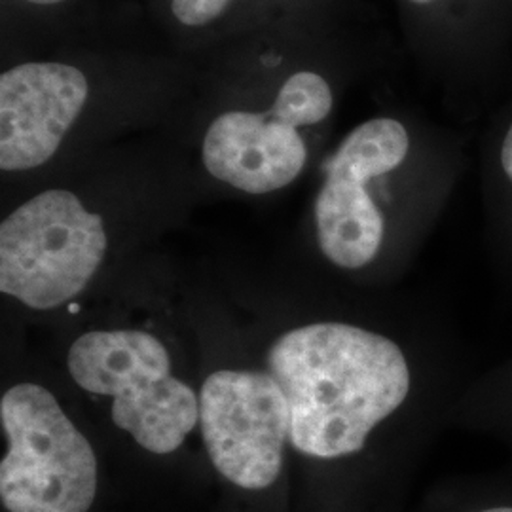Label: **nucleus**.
<instances>
[{"mask_svg": "<svg viewBox=\"0 0 512 512\" xmlns=\"http://www.w3.org/2000/svg\"><path fill=\"white\" fill-rule=\"evenodd\" d=\"M268 374L291 410L294 448L317 459L346 458L408 399L412 372L399 344L349 323H313L277 338Z\"/></svg>", "mask_w": 512, "mask_h": 512, "instance_id": "1", "label": "nucleus"}, {"mask_svg": "<svg viewBox=\"0 0 512 512\" xmlns=\"http://www.w3.org/2000/svg\"><path fill=\"white\" fill-rule=\"evenodd\" d=\"M82 389L112 397V421L152 454H171L200 421V397L171 374L164 344L143 330H95L69 349Z\"/></svg>", "mask_w": 512, "mask_h": 512, "instance_id": "2", "label": "nucleus"}, {"mask_svg": "<svg viewBox=\"0 0 512 512\" xmlns=\"http://www.w3.org/2000/svg\"><path fill=\"white\" fill-rule=\"evenodd\" d=\"M10 448L0 463V497L10 512H88L97 494V459L54 395L18 384L0 401Z\"/></svg>", "mask_w": 512, "mask_h": 512, "instance_id": "3", "label": "nucleus"}, {"mask_svg": "<svg viewBox=\"0 0 512 512\" xmlns=\"http://www.w3.org/2000/svg\"><path fill=\"white\" fill-rule=\"evenodd\" d=\"M105 253L101 217L69 190H46L0 226V291L52 310L84 291Z\"/></svg>", "mask_w": 512, "mask_h": 512, "instance_id": "4", "label": "nucleus"}, {"mask_svg": "<svg viewBox=\"0 0 512 512\" xmlns=\"http://www.w3.org/2000/svg\"><path fill=\"white\" fill-rule=\"evenodd\" d=\"M408 148L401 122L374 118L353 129L330 156L315 200V226L319 247L334 266L361 270L380 253L385 220L368 184L403 164Z\"/></svg>", "mask_w": 512, "mask_h": 512, "instance_id": "5", "label": "nucleus"}, {"mask_svg": "<svg viewBox=\"0 0 512 512\" xmlns=\"http://www.w3.org/2000/svg\"><path fill=\"white\" fill-rule=\"evenodd\" d=\"M200 425L209 458L226 480L243 490L274 484L291 435V410L270 374H211L200 393Z\"/></svg>", "mask_w": 512, "mask_h": 512, "instance_id": "6", "label": "nucleus"}, {"mask_svg": "<svg viewBox=\"0 0 512 512\" xmlns=\"http://www.w3.org/2000/svg\"><path fill=\"white\" fill-rule=\"evenodd\" d=\"M88 80L67 63H23L0 76V167L46 164L88 101Z\"/></svg>", "mask_w": 512, "mask_h": 512, "instance_id": "7", "label": "nucleus"}, {"mask_svg": "<svg viewBox=\"0 0 512 512\" xmlns=\"http://www.w3.org/2000/svg\"><path fill=\"white\" fill-rule=\"evenodd\" d=\"M202 156L215 179L247 194H268L293 183L308 150L298 126L277 110H230L207 129Z\"/></svg>", "mask_w": 512, "mask_h": 512, "instance_id": "8", "label": "nucleus"}, {"mask_svg": "<svg viewBox=\"0 0 512 512\" xmlns=\"http://www.w3.org/2000/svg\"><path fill=\"white\" fill-rule=\"evenodd\" d=\"M272 109L298 128L319 124L332 109L330 86L321 74L310 71L293 74L277 93Z\"/></svg>", "mask_w": 512, "mask_h": 512, "instance_id": "9", "label": "nucleus"}, {"mask_svg": "<svg viewBox=\"0 0 512 512\" xmlns=\"http://www.w3.org/2000/svg\"><path fill=\"white\" fill-rule=\"evenodd\" d=\"M230 0H171L175 18L188 27H202L219 18Z\"/></svg>", "mask_w": 512, "mask_h": 512, "instance_id": "10", "label": "nucleus"}, {"mask_svg": "<svg viewBox=\"0 0 512 512\" xmlns=\"http://www.w3.org/2000/svg\"><path fill=\"white\" fill-rule=\"evenodd\" d=\"M499 162H501V169L505 173V177L509 179L512 184V124L505 133V139L501 143V154H499Z\"/></svg>", "mask_w": 512, "mask_h": 512, "instance_id": "11", "label": "nucleus"}, {"mask_svg": "<svg viewBox=\"0 0 512 512\" xmlns=\"http://www.w3.org/2000/svg\"><path fill=\"white\" fill-rule=\"evenodd\" d=\"M471 512H512V505H492V507H484V509H476Z\"/></svg>", "mask_w": 512, "mask_h": 512, "instance_id": "12", "label": "nucleus"}, {"mask_svg": "<svg viewBox=\"0 0 512 512\" xmlns=\"http://www.w3.org/2000/svg\"><path fill=\"white\" fill-rule=\"evenodd\" d=\"M27 2H33V4H42V6H50V4H57V2H63V0H27Z\"/></svg>", "mask_w": 512, "mask_h": 512, "instance_id": "13", "label": "nucleus"}, {"mask_svg": "<svg viewBox=\"0 0 512 512\" xmlns=\"http://www.w3.org/2000/svg\"><path fill=\"white\" fill-rule=\"evenodd\" d=\"M410 2H414V4H427V2H433V0H410Z\"/></svg>", "mask_w": 512, "mask_h": 512, "instance_id": "14", "label": "nucleus"}]
</instances>
